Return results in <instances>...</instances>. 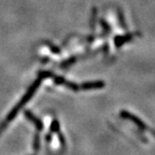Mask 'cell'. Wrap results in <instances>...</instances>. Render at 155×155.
<instances>
[{
    "label": "cell",
    "instance_id": "5",
    "mask_svg": "<svg viewBox=\"0 0 155 155\" xmlns=\"http://www.w3.org/2000/svg\"><path fill=\"white\" fill-rule=\"evenodd\" d=\"M59 129H60L59 121L57 120H53L51 124V131L52 133H59Z\"/></svg>",
    "mask_w": 155,
    "mask_h": 155
},
{
    "label": "cell",
    "instance_id": "4",
    "mask_svg": "<svg viewBox=\"0 0 155 155\" xmlns=\"http://www.w3.org/2000/svg\"><path fill=\"white\" fill-rule=\"evenodd\" d=\"M105 86V83L103 81H94V82H89L84 83L82 85L83 89H98V88H103Z\"/></svg>",
    "mask_w": 155,
    "mask_h": 155
},
{
    "label": "cell",
    "instance_id": "3",
    "mask_svg": "<svg viewBox=\"0 0 155 155\" xmlns=\"http://www.w3.org/2000/svg\"><path fill=\"white\" fill-rule=\"evenodd\" d=\"M25 116L31 121V123L36 126V128L38 131H41L43 129V124L41 123V120L39 119H38L34 114H32L29 110H25Z\"/></svg>",
    "mask_w": 155,
    "mask_h": 155
},
{
    "label": "cell",
    "instance_id": "6",
    "mask_svg": "<svg viewBox=\"0 0 155 155\" xmlns=\"http://www.w3.org/2000/svg\"><path fill=\"white\" fill-rule=\"evenodd\" d=\"M34 147H35V150L38 151V149H39V137H38V135H36V137H35Z\"/></svg>",
    "mask_w": 155,
    "mask_h": 155
},
{
    "label": "cell",
    "instance_id": "1",
    "mask_svg": "<svg viewBox=\"0 0 155 155\" xmlns=\"http://www.w3.org/2000/svg\"><path fill=\"white\" fill-rule=\"evenodd\" d=\"M38 84H39V81H37V82H35L34 84H33V86L30 88V90L27 92V94L23 97V99L21 100V102H20V103L12 110V111L9 112V114H8V117H7V121H12V120L16 117V115L18 114V111H19V110L29 101V99L32 97V95L35 94V92H36V90H37V88L38 87Z\"/></svg>",
    "mask_w": 155,
    "mask_h": 155
},
{
    "label": "cell",
    "instance_id": "2",
    "mask_svg": "<svg viewBox=\"0 0 155 155\" xmlns=\"http://www.w3.org/2000/svg\"><path fill=\"white\" fill-rule=\"evenodd\" d=\"M120 117H121V118H124V119H126V120H131L133 124H136V125H137L139 129H141V130H144V131H150L149 126H148L145 123H144V121H143L140 118H138L137 116L134 115V114L131 113V112H129V111H126V110H121V111H120Z\"/></svg>",
    "mask_w": 155,
    "mask_h": 155
}]
</instances>
